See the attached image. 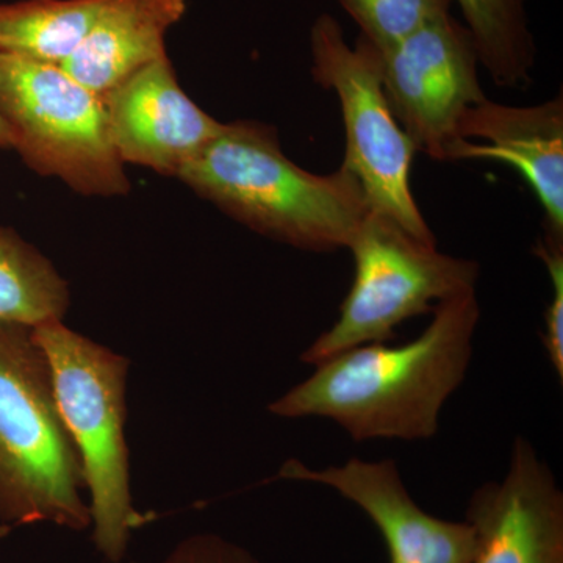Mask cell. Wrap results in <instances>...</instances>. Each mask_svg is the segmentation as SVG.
I'll return each mask as SVG.
<instances>
[{"label": "cell", "mask_w": 563, "mask_h": 563, "mask_svg": "<svg viewBox=\"0 0 563 563\" xmlns=\"http://www.w3.org/2000/svg\"><path fill=\"white\" fill-rule=\"evenodd\" d=\"M177 179L251 231L301 251L347 250L369 211L347 169L307 172L285 155L276 129L255 121L222 122Z\"/></svg>", "instance_id": "2"}, {"label": "cell", "mask_w": 563, "mask_h": 563, "mask_svg": "<svg viewBox=\"0 0 563 563\" xmlns=\"http://www.w3.org/2000/svg\"><path fill=\"white\" fill-rule=\"evenodd\" d=\"M380 58L385 96L404 131L433 161L453 162L463 114L487 98L472 33L443 14Z\"/></svg>", "instance_id": "8"}, {"label": "cell", "mask_w": 563, "mask_h": 563, "mask_svg": "<svg viewBox=\"0 0 563 563\" xmlns=\"http://www.w3.org/2000/svg\"><path fill=\"white\" fill-rule=\"evenodd\" d=\"M158 563H263L242 544L218 533H195L180 540Z\"/></svg>", "instance_id": "19"}, {"label": "cell", "mask_w": 563, "mask_h": 563, "mask_svg": "<svg viewBox=\"0 0 563 563\" xmlns=\"http://www.w3.org/2000/svg\"><path fill=\"white\" fill-rule=\"evenodd\" d=\"M313 79L335 92L344 125L342 166L362 185L369 209L387 214L426 243L435 235L415 201L410 174L418 150L387 101L380 52L358 36L347 43L340 22L324 13L310 31Z\"/></svg>", "instance_id": "7"}, {"label": "cell", "mask_w": 563, "mask_h": 563, "mask_svg": "<svg viewBox=\"0 0 563 563\" xmlns=\"http://www.w3.org/2000/svg\"><path fill=\"white\" fill-rule=\"evenodd\" d=\"M32 332L49 363L58 412L79 454L92 543L107 562L120 563L133 531L143 525L133 506L125 439L131 362L63 321Z\"/></svg>", "instance_id": "4"}, {"label": "cell", "mask_w": 563, "mask_h": 563, "mask_svg": "<svg viewBox=\"0 0 563 563\" xmlns=\"http://www.w3.org/2000/svg\"><path fill=\"white\" fill-rule=\"evenodd\" d=\"M187 13V0H106L77 51L62 68L103 96L166 57V35Z\"/></svg>", "instance_id": "13"}, {"label": "cell", "mask_w": 563, "mask_h": 563, "mask_svg": "<svg viewBox=\"0 0 563 563\" xmlns=\"http://www.w3.org/2000/svg\"><path fill=\"white\" fill-rule=\"evenodd\" d=\"M0 118L11 150L40 176L57 177L84 196L131 191L106 103L62 66L0 54Z\"/></svg>", "instance_id": "6"}, {"label": "cell", "mask_w": 563, "mask_h": 563, "mask_svg": "<svg viewBox=\"0 0 563 563\" xmlns=\"http://www.w3.org/2000/svg\"><path fill=\"white\" fill-rule=\"evenodd\" d=\"M102 101L122 163L162 176L177 177L222 128L181 90L168 55L144 66Z\"/></svg>", "instance_id": "11"}, {"label": "cell", "mask_w": 563, "mask_h": 563, "mask_svg": "<svg viewBox=\"0 0 563 563\" xmlns=\"http://www.w3.org/2000/svg\"><path fill=\"white\" fill-rule=\"evenodd\" d=\"M533 254L543 262L553 284V298L544 312L542 335L548 361L555 376L563 380V240L543 235L533 246Z\"/></svg>", "instance_id": "18"}, {"label": "cell", "mask_w": 563, "mask_h": 563, "mask_svg": "<svg viewBox=\"0 0 563 563\" xmlns=\"http://www.w3.org/2000/svg\"><path fill=\"white\" fill-rule=\"evenodd\" d=\"M453 162L512 166L542 206L543 235L563 240V99L506 106L484 98L463 114Z\"/></svg>", "instance_id": "12"}, {"label": "cell", "mask_w": 563, "mask_h": 563, "mask_svg": "<svg viewBox=\"0 0 563 563\" xmlns=\"http://www.w3.org/2000/svg\"><path fill=\"white\" fill-rule=\"evenodd\" d=\"M0 523L91 526L79 454L31 328L0 322Z\"/></svg>", "instance_id": "3"}, {"label": "cell", "mask_w": 563, "mask_h": 563, "mask_svg": "<svg viewBox=\"0 0 563 563\" xmlns=\"http://www.w3.org/2000/svg\"><path fill=\"white\" fill-rule=\"evenodd\" d=\"M347 250L354 280L329 331L302 352L309 365L363 344L390 343L404 322L432 313L440 302L476 291L479 263L454 257L369 209Z\"/></svg>", "instance_id": "5"}, {"label": "cell", "mask_w": 563, "mask_h": 563, "mask_svg": "<svg viewBox=\"0 0 563 563\" xmlns=\"http://www.w3.org/2000/svg\"><path fill=\"white\" fill-rule=\"evenodd\" d=\"M106 0L0 3V54L63 65L95 24Z\"/></svg>", "instance_id": "14"}, {"label": "cell", "mask_w": 563, "mask_h": 563, "mask_svg": "<svg viewBox=\"0 0 563 563\" xmlns=\"http://www.w3.org/2000/svg\"><path fill=\"white\" fill-rule=\"evenodd\" d=\"M0 150H11L10 131L2 118H0Z\"/></svg>", "instance_id": "20"}, {"label": "cell", "mask_w": 563, "mask_h": 563, "mask_svg": "<svg viewBox=\"0 0 563 563\" xmlns=\"http://www.w3.org/2000/svg\"><path fill=\"white\" fill-rule=\"evenodd\" d=\"M68 282L54 263L11 228L0 225V322L35 329L68 313Z\"/></svg>", "instance_id": "16"}, {"label": "cell", "mask_w": 563, "mask_h": 563, "mask_svg": "<svg viewBox=\"0 0 563 563\" xmlns=\"http://www.w3.org/2000/svg\"><path fill=\"white\" fill-rule=\"evenodd\" d=\"M279 479L325 485L361 507L387 543L390 563H472L476 537L466 521H448L422 510L407 492L391 459L312 468L291 459Z\"/></svg>", "instance_id": "9"}, {"label": "cell", "mask_w": 563, "mask_h": 563, "mask_svg": "<svg viewBox=\"0 0 563 563\" xmlns=\"http://www.w3.org/2000/svg\"><path fill=\"white\" fill-rule=\"evenodd\" d=\"M479 320L476 291L446 299L412 342L363 344L325 358L269 404V413L325 418L354 442L432 439L444 404L468 373Z\"/></svg>", "instance_id": "1"}, {"label": "cell", "mask_w": 563, "mask_h": 563, "mask_svg": "<svg viewBox=\"0 0 563 563\" xmlns=\"http://www.w3.org/2000/svg\"><path fill=\"white\" fill-rule=\"evenodd\" d=\"M472 33L481 68L498 87L525 90L532 81L537 46L531 0H453Z\"/></svg>", "instance_id": "15"}, {"label": "cell", "mask_w": 563, "mask_h": 563, "mask_svg": "<svg viewBox=\"0 0 563 563\" xmlns=\"http://www.w3.org/2000/svg\"><path fill=\"white\" fill-rule=\"evenodd\" d=\"M465 521L476 537L472 563H563V492L525 437L506 476L473 492Z\"/></svg>", "instance_id": "10"}, {"label": "cell", "mask_w": 563, "mask_h": 563, "mask_svg": "<svg viewBox=\"0 0 563 563\" xmlns=\"http://www.w3.org/2000/svg\"><path fill=\"white\" fill-rule=\"evenodd\" d=\"M361 29V36L379 52L390 51L415 32L451 13L453 0H339Z\"/></svg>", "instance_id": "17"}]
</instances>
